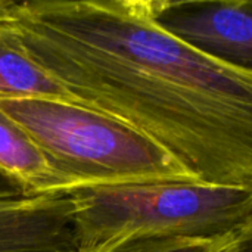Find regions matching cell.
Wrapping results in <instances>:
<instances>
[{"label": "cell", "mask_w": 252, "mask_h": 252, "mask_svg": "<svg viewBox=\"0 0 252 252\" xmlns=\"http://www.w3.org/2000/svg\"><path fill=\"white\" fill-rule=\"evenodd\" d=\"M0 97L49 99L77 103L56 80L3 35H0Z\"/></svg>", "instance_id": "cell-7"}, {"label": "cell", "mask_w": 252, "mask_h": 252, "mask_svg": "<svg viewBox=\"0 0 252 252\" xmlns=\"http://www.w3.org/2000/svg\"><path fill=\"white\" fill-rule=\"evenodd\" d=\"M0 182L32 193L68 192L52 162L3 112H0Z\"/></svg>", "instance_id": "cell-6"}, {"label": "cell", "mask_w": 252, "mask_h": 252, "mask_svg": "<svg viewBox=\"0 0 252 252\" xmlns=\"http://www.w3.org/2000/svg\"><path fill=\"white\" fill-rule=\"evenodd\" d=\"M77 250L120 236H226L252 219V192L190 182L86 186L68 192Z\"/></svg>", "instance_id": "cell-3"}, {"label": "cell", "mask_w": 252, "mask_h": 252, "mask_svg": "<svg viewBox=\"0 0 252 252\" xmlns=\"http://www.w3.org/2000/svg\"><path fill=\"white\" fill-rule=\"evenodd\" d=\"M239 229L216 239L120 236L77 252H227L235 244Z\"/></svg>", "instance_id": "cell-8"}, {"label": "cell", "mask_w": 252, "mask_h": 252, "mask_svg": "<svg viewBox=\"0 0 252 252\" xmlns=\"http://www.w3.org/2000/svg\"><path fill=\"white\" fill-rule=\"evenodd\" d=\"M0 112L35 143L68 192L86 186L190 182V173L152 139L92 108L49 99L0 97Z\"/></svg>", "instance_id": "cell-2"}, {"label": "cell", "mask_w": 252, "mask_h": 252, "mask_svg": "<svg viewBox=\"0 0 252 252\" xmlns=\"http://www.w3.org/2000/svg\"><path fill=\"white\" fill-rule=\"evenodd\" d=\"M227 252H252V219L239 229L235 244Z\"/></svg>", "instance_id": "cell-9"}, {"label": "cell", "mask_w": 252, "mask_h": 252, "mask_svg": "<svg viewBox=\"0 0 252 252\" xmlns=\"http://www.w3.org/2000/svg\"><path fill=\"white\" fill-rule=\"evenodd\" d=\"M68 192H25L0 182V252H77Z\"/></svg>", "instance_id": "cell-5"}, {"label": "cell", "mask_w": 252, "mask_h": 252, "mask_svg": "<svg viewBox=\"0 0 252 252\" xmlns=\"http://www.w3.org/2000/svg\"><path fill=\"white\" fill-rule=\"evenodd\" d=\"M0 35L198 185L252 192V72L165 31L154 0H0Z\"/></svg>", "instance_id": "cell-1"}, {"label": "cell", "mask_w": 252, "mask_h": 252, "mask_svg": "<svg viewBox=\"0 0 252 252\" xmlns=\"http://www.w3.org/2000/svg\"><path fill=\"white\" fill-rule=\"evenodd\" d=\"M154 7L170 34L252 72V0H154Z\"/></svg>", "instance_id": "cell-4"}]
</instances>
